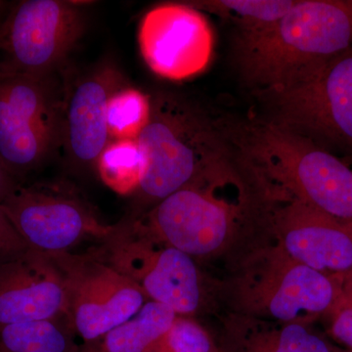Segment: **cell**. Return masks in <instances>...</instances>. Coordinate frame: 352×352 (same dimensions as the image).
<instances>
[{
    "instance_id": "15",
    "label": "cell",
    "mask_w": 352,
    "mask_h": 352,
    "mask_svg": "<svg viewBox=\"0 0 352 352\" xmlns=\"http://www.w3.org/2000/svg\"><path fill=\"white\" fill-rule=\"evenodd\" d=\"M122 87V74L110 65L97 67L65 85L61 145L78 168H96L97 160L111 141L109 99Z\"/></svg>"
},
{
    "instance_id": "9",
    "label": "cell",
    "mask_w": 352,
    "mask_h": 352,
    "mask_svg": "<svg viewBox=\"0 0 352 352\" xmlns=\"http://www.w3.org/2000/svg\"><path fill=\"white\" fill-rule=\"evenodd\" d=\"M239 170L238 164L221 175L180 189L132 220L194 259L212 256L226 245L241 214L239 204L219 196V190Z\"/></svg>"
},
{
    "instance_id": "13",
    "label": "cell",
    "mask_w": 352,
    "mask_h": 352,
    "mask_svg": "<svg viewBox=\"0 0 352 352\" xmlns=\"http://www.w3.org/2000/svg\"><path fill=\"white\" fill-rule=\"evenodd\" d=\"M267 195L282 201L277 207L270 201L279 249L296 263L324 274H352L351 226L291 197Z\"/></svg>"
},
{
    "instance_id": "17",
    "label": "cell",
    "mask_w": 352,
    "mask_h": 352,
    "mask_svg": "<svg viewBox=\"0 0 352 352\" xmlns=\"http://www.w3.org/2000/svg\"><path fill=\"white\" fill-rule=\"evenodd\" d=\"M96 170L106 186L122 196H132L147 168L138 139L111 140L97 160Z\"/></svg>"
},
{
    "instance_id": "11",
    "label": "cell",
    "mask_w": 352,
    "mask_h": 352,
    "mask_svg": "<svg viewBox=\"0 0 352 352\" xmlns=\"http://www.w3.org/2000/svg\"><path fill=\"white\" fill-rule=\"evenodd\" d=\"M248 279L247 305L279 323L307 324L328 315L339 300L346 276H331L289 258L281 249Z\"/></svg>"
},
{
    "instance_id": "7",
    "label": "cell",
    "mask_w": 352,
    "mask_h": 352,
    "mask_svg": "<svg viewBox=\"0 0 352 352\" xmlns=\"http://www.w3.org/2000/svg\"><path fill=\"white\" fill-rule=\"evenodd\" d=\"M258 97L270 108L268 120L352 161V45L305 82Z\"/></svg>"
},
{
    "instance_id": "2",
    "label": "cell",
    "mask_w": 352,
    "mask_h": 352,
    "mask_svg": "<svg viewBox=\"0 0 352 352\" xmlns=\"http://www.w3.org/2000/svg\"><path fill=\"white\" fill-rule=\"evenodd\" d=\"M351 45L352 0H298L275 22L238 32L234 54L258 96L305 82Z\"/></svg>"
},
{
    "instance_id": "1",
    "label": "cell",
    "mask_w": 352,
    "mask_h": 352,
    "mask_svg": "<svg viewBox=\"0 0 352 352\" xmlns=\"http://www.w3.org/2000/svg\"><path fill=\"white\" fill-rule=\"evenodd\" d=\"M238 161L263 191L302 201L352 226V168L270 120L217 119Z\"/></svg>"
},
{
    "instance_id": "23",
    "label": "cell",
    "mask_w": 352,
    "mask_h": 352,
    "mask_svg": "<svg viewBox=\"0 0 352 352\" xmlns=\"http://www.w3.org/2000/svg\"><path fill=\"white\" fill-rule=\"evenodd\" d=\"M328 316L333 339L352 349V274L344 277L342 294Z\"/></svg>"
},
{
    "instance_id": "3",
    "label": "cell",
    "mask_w": 352,
    "mask_h": 352,
    "mask_svg": "<svg viewBox=\"0 0 352 352\" xmlns=\"http://www.w3.org/2000/svg\"><path fill=\"white\" fill-rule=\"evenodd\" d=\"M138 140L147 168L132 195L129 219H138L171 194L214 177L237 163L217 119L177 94L157 92L151 96L149 122Z\"/></svg>"
},
{
    "instance_id": "8",
    "label": "cell",
    "mask_w": 352,
    "mask_h": 352,
    "mask_svg": "<svg viewBox=\"0 0 352 352\" xmlns=\"http://www.w3.org/2000/svg\"><path fill=\"white\" fill-rule=\"evenodd\" d=\"M83 4L25 0L14 7L0 25V72L41 76L61 71L85 32Z\"/></svg>"
},
{
    "instance_id": "24",
    "label": "cell",
    "mask_w": 352,
    "mask_h": 352,
    "mask_svg": "<svg viewBox=\"0 0 352 352\" xmlns=\"http://www.w3.org/2000/svg\"><path fill=\"white\" fill-rule=\"evenodd\" d=\"M27 250L17 232L14 230L9 220L6 219L0 208V252H6L7 256H15Z\"/></svg>"
},
{
    "instance_id": "10",
    "label": "cell",
    "mask_w": 352,
    "mask_h": 352,
    "mask_svg": "<svg viewBox=\"0 0 352 352\" xmlns=\"http://www.w3.org/2000/svg\"><path fill=\"white\" fill-rule=\"evenodd\" d=\"M52 256L66 281L67 319L85 342L103 339L149 300L138 285L92 252Z\"/></svg>"
},
{
    "instance_id": "21",
    "label": "cell",
    "mask_w": 352,
    "mask_h": 352,
    "mask_svg": "<svg viewBox=\"0 0 352 352\" xmlns=\"http://www.w3.org/2000/svg\"><path fill=\"white\" fill-rule=\"evenodd\" d=\"M151 96L132 87H120L108 102L107 126L111 140L138 139L149 122Z\"/></svg>"
},
{
    "instance_id": "6",
    "label": "cell",
    "mask_w": 352,
    "mask_h": 352,
    "mask_svg": "<svg viewBox=\"0 0 352 352\" xmlns=\"http://www.w3.org/2000/svg\"><path fill=\"white\" fill-rule=\"evenodd\" d=\"M92 254L142 289L148 300L190 317L204 302L203 279L195 259L164 244L138 220L124 219Z\"/></svg>"
},
{
    "instance_id": "18",
    "label": "cell",
    "mask_w": 352,
    "mask_h": 352,
    "mask_svg": "<svg viewBox=\"0 0 352 352\" xmlns=\"http://www.w3.org/2000/svg\"><path fill=\"white\" fill-rule=\"evenodd\" d=\"M75 335L67 317L0 328V352H71Z\"/></svg>"
},
{
    "instance_id": "12",
    "label": "cell",
    "mask_w": 352,
    "mask_h": 352,
    "mask_svg": "<svg viewBox=\"0 0 352 352\" xmlns=\"http://www.w3.org/2000/svg\"><path fill=\"white\" fill-rule=\"evenodd\" d=\"M138 43L153 73L166 80H183L200 75L210 66L214 36L201 11L186 2L164 3L141 20Z\"/></svg>"
},
{
    "instance_id": "26",
    "label": "cell",
    "mask_w": 352,
    "mask_h": 352,
    "mask_svg": "<svg viewBox=\"0 0 352 352\" xmlns=\"http://www.w3.org/2000/svg\"><path fill=\"white\" fill-rule=\"evenodd\" d=\"M4 6H6V2L0 1V11L2 10V8H3Z\"/></svg>"
},
{
    "instance_id": "20",
    "label": "cell",
    "mask_w": 352,
    "mask_h": 352,
    "mask_svg": "<svg viewBox=\"0 0 352 352\" xmlns=\"http://www.w3.org/2000/svg\"><path fill=\"white\" fill-rule=\"evenodd\" d=\"M281 324L279 327L254 331L245 340L240 352H333L307 324Z\"/></svg>"
},
{
    "instance_id": "16",
    "label": "cell",
    "mask_w": 352,
    "mask_h": 352,
    "mask_svg": "<svg viewBox=\"0 0 352 352\" xmlns=\"http://www.w3.org/2000/svg\"><path fill=\"white\" fill-rule=\"evenodd\" d=\"M175 312L162 303L147 300L138 314L103 338L105 352H146L175 323Z\"/></svg>"
},
{
    "instance_id": "5",
    "label": "cell",
    "mask_w": 352,
    "mask_h": 352,
    "mask_svg": "<svg viewBox=\"0 0 352 352\" xmlns=\"http://www.w3.org/2000/svg\"><path fill=\"white\" fill-rule=\"evenodd\" d=\"M64 89L57 74L0 72V162L11 175L36 170L61 145Z\"/></svg>"
},
{
    "instance_id": "19",
    "label": "cell",
    "mask_w": 352,
    "mask_h": 352,
    "mask_svg": "<svg viewBox=\"0 0 352 352\" xmlns=\"http://www.w3.org/2000/svg\"><path fill=\"white\" fill-rule=\"evenodd\" d=\"M298 0H200L187 4L231 21L238 32L254 31L280 19Z\"/></svg>"
},
{
    "instance_id": "4",
    "label": "cell",
    "mask_w": 352,
    "mask_h": 352,
    "mask_svg": "<svg viewBox=\"0 0 352 352\" xmlns=\"http://www.w3.org/2000/svg\"><path fill=\"white\" fill-rule=\"evenodd\" d=\"M0 208L28 250L50 256L76 247L105 242L116 226L105 223L82 192L67 182L16 183L0 201Z\"/></svg>"
},
{
    "instance_id": "22",
    "label": "cell",
    "mask_w": 352,
    "mask_h": 352,
    "mask_svg": "<svg viewBox=\"0 0 352 352\" xmlns=\"http://www.w3.org/2000/svg\"><path fill=\"white\" fill-rule=\"evenodd\" d=\"M214 344L200 324L177 316L168 332L146 352H214Z\"/></svg>"
},
{
    "instance_id": "25",
    "label": "cell",
    "mask_w": 352,
    "mask_h": 352,
    "mask_svg": "<svg viewBox=\"0 0 352 352\" xmlns=\"http://www.w3.org/2000/svg\"><path fill=\"white\" fill-rule=\"evenodd\" d=\"M13 176L8 173L3 164L0 162V201L9 193L14 185Z\"/></svg>"
},
{
    "instance_id": "14",
    "label": "cell",
    "mask_w": 352,
    "mask_h": 352,
    "mask_svg": "<svg viewBox=\"0 0 352 352\" xmlns=\"http://www.w3.org/2000/svg\"><path fill=\"white\" fill-rule=\"evenodd\" d=\"M63 271L50 254L25 250L0 264V328L67 317Z\"/></svg>"
}]
</instances>
